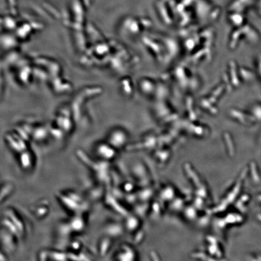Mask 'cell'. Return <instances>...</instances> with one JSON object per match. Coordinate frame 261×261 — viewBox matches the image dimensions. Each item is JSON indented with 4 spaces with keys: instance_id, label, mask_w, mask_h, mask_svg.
<instances>
[{
    "instance_id": "obj_3",
    "label": "cell",
    "mask_w": 261,
    "mask_h": 261,
    "mask_svg": "<svg viewBox=\"0 0 261 261\" xmlns=\"http://www.w3.org/2000/svg\"><path fill=\"white\" fill-rule=\"evenodd\" d=\"M95 152L102 161L108 162L116 156L117 149L108 142L101 143L96 147Z\"/></svg>"
},
{
    "instance_id": "obj_8",
    "label": "cell",
    "mask_w": 261,
    "mask_h": 261,
    "mask_svg": "<svg viewBox=\"0 0 261 261\" xmlns=\"http://www.w3.org/2000/svg\"><path fill=\"white\" fill-rule=\"evenodd\" d=\"M14 190V185L11 182H5L1 186V202L10 196Z\"/></svg>"
},
{
    "instance_id": "obj_12",
    "label": "cell",
    "mask_w": 261,
    "mask_h": 261,
    "mask_svg": "<svg viewBox=\"0 0 261 261\" xmlns=\"http://www.w3.org/2000/svg\"><path fill=\"white\" fill-rule=\"evenodd\" d=\"M5 254H6V253H5L4 252H3L1 250V257H0V260L3 261V260H6L7 259L6 258V256Z\"/></svg>"
},
{
    "instance_id": "obj_7",
    "label": "cell",
    "mask_w": 261,
    "mask_h": 261,
    "mask_svg": "<svg viewBox=\"0 0 261 261\" xmlns=\"http://www.w3.org/2000/svg\"><path fill=\"white\" fill-rule=\"evenodd\" d=\"M111 246V237L107 236L101 239L99 242L98 250L99 252L101 255H105L109 251V248Z\"/></svg>"
},
{
    "instance_id": "obj_5",
    "label": "cell",
    "mask_w": 261,
    "mask_h": 261,
    "mask_svg": "<svg viewBox=\"0 0 261 261\" xmlns=\"http://www.w3.org/2000/svg\"><path fill=\"white\" fill-rule=\"evenodd\" d=\"M66 224L70 232L79 233L85 228V221L82 213H76Z\"/></svg>"
},
{
    "instance_id": "obj_4",
    "label": "cell",
    "mask_w": 261,
    "mask_h": 261,
    "mask_svg": "<svg viewBox=\"0 0 261 261\" xmlns=\"http://www.w3.org/2000/svg\"><path fill=\"white\" fill-rule=\"evenodd\" d=\"M18 163L19 166L24 171L32 170L35 165V156L33 152L27 149L18 154Z\"/></svg>"
},
{
    "instance_id": "obj_9",
    "label": "cell",
    "mask_w": 261,
    "mask_h": 261,
    "mask_svg": "<svg viewBox=\"0 0 261 261\" xmlns=\"http://www.w3.org/2000/svg\"><path fill=\"white\" fill-rule=\"evenodd\" d=\"M48 260H68L67 253L62 252L60 251H47Z\"/></svg>"
},
{
    "instance_id": "obj_2",
    "label": "cell",
    "mask_w": 261,
    "mask_h": 261,
    "mask_svg": "<svg viewBox=\"0 0 261 261\" xmlns=\"http://www.w3.org/2000/svg\"><path fill=\"white\" fill-rule=\"evenodd\" d=\"M17 237L1 227V244L2 251L5 253H12L17 248Z\"/></svg>"
},
{
    "instance_id": "obj_10",
    "label": "cell",
    "mask_w": 261,
    "mask_h": 261,
    "mask_svg": "<svg viewBox=\"0 0 261 261\" xmlns=\"http://www.w3.org/2000/svg\"><path fill=\"white\" fill-rule=\"evenodd\" d=\"M49 211L48 207L44 206H38L35 209V214L37 216H44Z\"/></svg>"
},
{
    "instance_id": "obj_11",
    "label": "cell",
    "mask_w": 261,
    "mask_h": 261,
    "mask_svg": "<svg viewBox=\"0 0 261 261\" xmlns=\"http://www.w3.org/2000/svg\"><path fill=\"white\" fill-rule=\"evenodd\" d=\"M70 248L71 250V252H75L79 251L81 248V244L78 241H73L70 245Z\"/></svg>"
},
{
    "instance_id": "obj_1",
    "label": "cell",
    "mask_w": 261,
    "mask_h": 261,
    "mask_svg": "<svg viewBox=\"0 0 261 261\" xmlns=\"http://www.w3.org/2000/svg\"><path fill=\"white\" fill-rule=\"evenodd\" d=\"M57 198L67 209L75 213H82L87 207L81 195L73 191L58 193Z\"/></svg>"
},
{
    "instance_id": "obj_6",
    "label": "cell",
    "mask_w": 261,
    "mask_h": 261,
    "mask_svg": "<svg viewBox=\"0 0 261 261\" xmlns=\"http://www.w3.org/2000/svg\"><path fill=\"white\" fill-rule=\"evenodd\" d=\"M4 215L7 216L13 222V224L18 229L21 235V236H23L25 233V227L21 218L18 215L17 212H15L12 208H8L4 210Z\"/></svg>"
}]
</instances>
